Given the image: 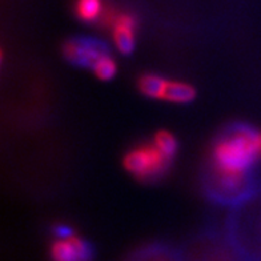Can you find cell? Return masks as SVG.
I'll list each match as a JSON object with an SVG mask.
<instances>
[{"mask_svg":"<svg viewBox=\"0 0 261 261\" xmlns=\"http://www.w3.org/2000/svg\"><path fill=\"white\" fill-rule=\"evenodd\" d=\"M261 160V129L247 123L225 128L213 144V168L248 173Z\"/></svg>","mask_w":261,"mask_h":261,"instance_id":"obj_1","label":"cell"},{"mask_svg":"<svg viewBox=\"0 0 261 261\" xmlns=\"http://www.w3.org/2000/svg\"><path fill=\"white\" fill-rule=\"evenodd\" d=\"M205 192L216 203H243L256 193V182L251 172L230 173L212 167L205 179Z\"/></svg>","mask_w":261,"mask_h":261,"instance_id":"obj_2","label":"cell"},{"mask_svg":"<svg viewBox=\"0 0 261 261\" xmlns=\"http://www.w3.org/2000/svg\"><path fill=\"white\" fill-rule=\"evenodd\" d=\"M171 159L163 153L152 141L128 151L124 158V167L136 179L151 181L162 177L171 167Z\"/></svg>","mask_w":261,"mask_h":261,"instance_id":"obj_3","label":"cell"},{"mask_svg":"<svg viewBox=\"0 0 261 261\" xmlns=\"http://www.w3.org/2000/svg\"><path fill=\"white\" fill-rule=\"evenodd\" d=\"M108 54V45L92 36H76L65 41L63 47L65 60L80 68L92 69L93 65Z\"/></svg>","mask_w":261,"mask_h":261,"instance_id":"obj_4","label":"cell"},{"mask_svg":"<svg viewBox=\"0 0 261 261\" xmlns=\"http://www.w3.org/2000/svg\"><path fill=\"white\" fill-rule=\"evenodd\" d=\"M93 247L79 236L58 239L51 247L52 261H92Z\"/></svg>","mask_w":261,"mask_h":261,"instance_id":"obj_5","label":"cell"},{"mask_svg":"<svg viewBox=\"0 0 261 261\" xmlns=\"http://www.w3.org/2000/svg\"><path fill=\"white\" fill-rule=\"evenodd\" d=\"M112 25V38L117 49L123 55L132 54L136 47V30L138 21L132 15L120 14L111 23Z\"/></svg>","mask_w":261,"mask_h":261,"instance_id":"obj_6","label":"cell"},{"mask_svg":"<svg viewBox=\"0 0 261 261\" xmlns=\"http://www.w3.org/2000/svg\"><path fill=\"white\" fill-rule=\"evenodd\" d=\"M129 261H184L181 254L164 244H151L130 256Z\"/></svg>","mask_w":261,"mask_h":261,"instance_id":"obj_7","label":"cell"},{"mask_svg":"<svg viewBox=\"0 0 261 261\" xmlns=\"http://www.w3.org/2000/svg\"><path fill=\"white\" fill-rule=\"evenodd\" d=\"M168 82L169 80L163 76L148 73L139 79V90L144 96L151 97V99H164Z\"/></svg>","mask_w":261,"mask_h":261,"instance_id":"obj_8","label":"cell"},{"mask_svg":"<svg viewBox=\"0 0 261 261\" xmlns=\"http://www.w3.org/2000/svg\"><path fill=\"white\" fill-rule=\"evenodd\" d=\"M195 97L196 91L192 86L182 82H171L169 80L163 100L175 104H186L191 103Z\"/></svg>","mask_w":261,"mask_h":261,"instance_id":"obj_9","label":"cell"},{"mask_svg":"<svg viewBox=\"0 0 261 261\" xmlns=\"http://www.w3.org/2000/svg\"><path fill=\"white\" fill-rule=\"evenodd\" d=\"M103 14L101 0H77L76 2V15L80 20L92 23Z\"/></svg>","mask_w":261,"mask_h":261,"instance_id":"obj_10","label":"cell"},{"mask_svg":"<svg viewBox=\"0 0 261 261\" xmlns=\"http://www.w3.org/2000/svg\"><path fill=\"white\" fill-rule=\"evenodd\" d=\"M153 143L171 160H173V158L179 151V141L168 130H158L155 134V138H153Z\"/></svg>","mask_w":261,"mask_h":261,"instance_id":"obj_11","label":"cell"},{"mask_svg":"<svg viewBox=\"0 0 261 261\" xmlns=\"http://www.w3.org/2000/svg\"><path fill=\"white\" fill-rule=\"evenodd\" d=\"M92 71L95 72V75H96L100 80L108 82V80L114 79L115 75H116L117 72L116 62H115L114 58L108 54V55L103 56V58L100 59L96 64L93 65Z\"/></svg>","mask_w":261,"mask_h":261,"instance_id":"obj_12","label":"cell"},{"mask_svg":"<svg viewBox=\"0 0 261 261\" xmlns=\"http://www.w3.org/2000/svg\"><path fill=\"white\" fill-rule=\"evenodd\" d=\"M54 232H55V236L58 239H67V237L73 236L72 228L68 227V225H56Z\"/></svg>","mask_w":261,"mask_h":261,"instance_id":"obj_13","label":"cell"}]
</instances>
